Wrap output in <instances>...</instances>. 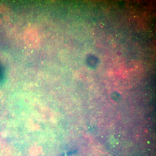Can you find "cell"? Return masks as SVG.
<instances>
[{
    "instance_id": "2",
    "label": "cell",
    "mask_w": 156,
    "mask_h": 156,
    "mask_svg": "<svg viewBox=\"0 0 156 156\" xmlns=\"http://www.w3.org/2000/svg\"><path fill=\"white\" fill-rule=\"evenodd\" d=\"M87 63L92 68H94L97 65V61L92 57H89L88 58Z\"/></svg>"
},
{
    "instance_id": "1",
    "label": "cell",
    "mask_w": 156,
    "mask_h": 156,
    "mask_svg": "<svg viewBox=\"0 0 156 156\" xmlns=\"http://www.w3.org/2000/svg\"><path fill=\"white\" fill-rule=\"evenodd\" d=\"M24 38L27 45L31 47H35L38 44V37L36 32L33 29L27 30L24 34Z\"/></svg>"
}]
</instances>
